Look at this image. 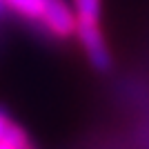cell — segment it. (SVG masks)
I'll return each mask as SVG.
<instances>
[{"label": "cell", "instance_id": "1", "mask_svg": "<svg viewBox=\"0 0 149 149\" xmlns=\"http://www.w3.org/2000/svg\"><path fill=\"white\" fill-rule=\"evenodd\" d=\"M76 36H78L93 69H98V71H109L111 69V51L107 47L100 20L76 18Z\"/></svg>", "mask_w": 149, "mask_h": 149}, {"label": "cell", "instance_id": "2", "mask_svg": "<svg viewBox=\"0 0 149 149\" xmlns=\"http://www.w3.org/2000/svg\"><path fill=\"white\" fill-rule=\"evenodd\" d=\"M49 36L58 40H67L76 33V13L67 5V0H47V9H45V18L40 22Z\"/></svg>", "mask_w": 149, "mask_h": 149}, {"label": "cell", "instance_id": "3", "mask_svg": "<svg viewBox=\"0 0 149 149\" xmlns=\"http://www.w3.org/2000/svg\"><path fill=\"white\" fill-rule=\"evenodd\" d=\"M0 5L7 7L9 11L20 16L22 20L29 22H42L45 9H47V0H0Z\"/></svg>", "mask_w": 149, "mask_h": 149}, {"label": "cell", "instance_id": "4", "mask_svg": "<svg viewBox=\"0 0 149 149\" xmlns=\"http://www.w3.org/2000/svg\"><path fill=\"white\" fill-rule=\"evenodd\" d=\"M0 149H36V145L29 138V134L11 120L7 131L0 136Z\"/></svg>", "mask_w": 149, "mask_h": 149}, {"label": "cell", "instance_id": "5", "mask_svg": "<svg viewBox=\"0 0 149 149\" xmlns=\"http://www.w3.org/2000/svg\"><path fill=\"white\" fill-rule=\"evenodd\" d=\"M74 13H76V18L100 20V16H102V0H74Z\"/></svg>", "mask_w": 149, "mask_h": 149}, {"label": "cell", "instance_id": "6", "mask_svg": "<svg viewBox=\"0 0 149 149\" xmlns=\"http://www.w3.org/2000/svg\"><path fill=\"white\" fill-rule=\"evenodd\" d=\"M9 125H11V118H9V113H7L5 109L0 107V136H2V134L7 131V127H9Z\"/></svg>", "mask_w": 149, "mask_h": 149}, {"label": "cell", "instance_id": "7", "mask_svg": "<svg viewBox=\"0 0 149 149\" xmlns=\"http://www.w3.org/2000/svg\"><path fill=\"white\" fill-rule=\"evenodd\" d=\"M0 7H2V5H0Z\"/></svg>", "mask_w": 149, "mask_h": 149}]
</instances>
